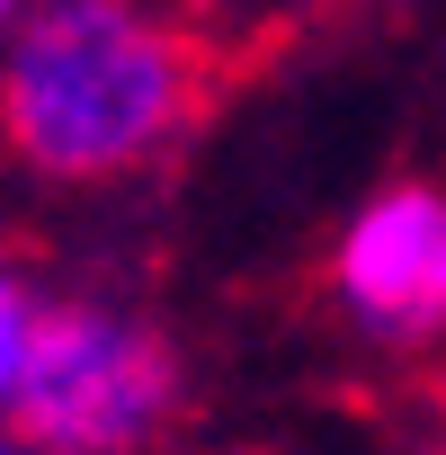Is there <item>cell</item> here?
<instances>
[{
    "label": "cell",
    "instance_id": "obj_1",
    "mask_svg": "<svg viewBox=\"0 0 446 455\" xmlns=\"http://www.w3.org/2000/svg\"><path fill=\"white\" fill-rule=\"evenodd\" d=\"M214 90L223 54L196 28L152 19L143 0H54L19 28L0 108H10V143L36 179L99 188L196 134Z\"/></svg>",
    "mask_w": 446,
    "mask_h": 455
},
{
    "label": "cell",
    "instance_id": "obj_2",
    "mask_svg": "<svg viewBox=\"0 0 446 455\" xmlns=\"http://www.w3.org/2000/svg\"><path fill=\"white\" fill-rule=\"evenodd\" d=\"M0 393H10V437L36 455H143L179 402V348L108 304H36L28 277L0 295Z\"/></svg>",
    "mask_w": 446,
    "mask_h": 455
},
{
    "label": "cell",
    "instance_id": "obj_3",
    "mask_svg": "<svg viewBox=\"0 0 446 455\" xmlns=\"http://www.w3.org/2000/svg\"><path fill=\"white\" fill-rule=\"evenodd\" d=\"M331 295L375 339H437L446 331V188L428 179L375 188L331 251Z\"/></svg>",
    "mask_w": 446,
    "mask_h": 455
},
{
    "label": "cell",
    "instance_id": "obj_4",
    "mask_svg": "<svg viewBox=\"0 0 446 455\" xmlns=\"http://www.w3.org/2000/svg\"><path fill=\"white\" fill-rule=\"evenodd\" d=\"M205 455H268V446H205Z\"/></svg>",
    "mask_w": 446,
    "mask_h": 455
},
{
    "label": "cell",
    "instance_id": "obj_5",
    "mask_svg": "<svg viewBox=\"0 0 446 455\" xmlns=\"http://www.w3.org/2000/svg\"><path fill=\"white\" fill-rule=\"evenodd\" d=\"M19 455H28V446H19Z\"/></svg>",
    "mask_w": 446,
    "mask_h": 455
},
{
    "label": "cell",
    "instance_id": "obj_6",
    "mask_svg": "<svg viewBox=\"0 0 446 455\" xmlns=\"http://www.w3.org/2000/svg\"><path fill=\"white\" fill-rule=\"evenodd\" d=\"M428 455H437V446H428Z\"/></svg>",
    "mask_w": 446,
    "mask_h": 455
}]
</instances>
